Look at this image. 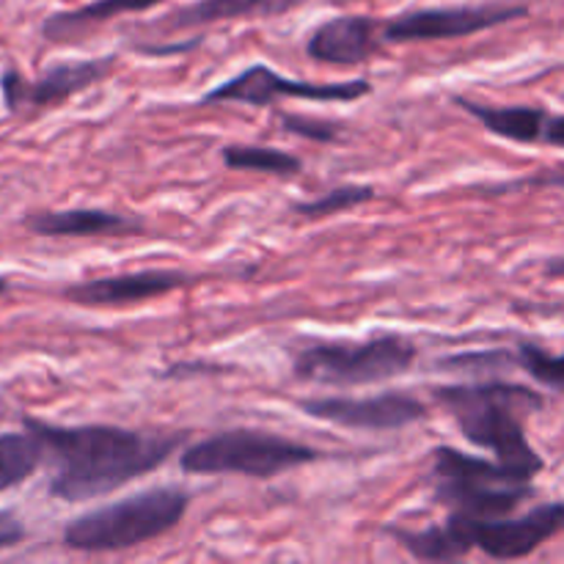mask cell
<instances>
[{"mask_svg":"<svg viewBox=\"0 0 564 564\" xmlns=\"http://www.w3.org/2000/svg\"><path fill=\"white\" fill-rule=\"evenodd\" d=\"M22 427L42 441L44 463H50V496L69 505L99 499L158 471L187 441V433L53 424L36 416H22Z\"/></svg>","mask_w":564,"mask_h":564,"instance_id":"6da1fadb","label":"cell"},{"mask_svg":"<svg viewBox=\"0 0 564 564\" xmlns=\"http://www.w3.org/2000/svg\"><path fill=\"white\" fill-rule=\"evenodd\" d=\"M435 402L455 419L468 444L494 452L496 460L518 468L527 477H538L545 468L523 430V416L545 405L534 389L518 383H457L433 391Z\"/></svg>","mask_w":564,"mask_h":564,"instance_id":"7a4b0ae2","label":"cell"},{"mask_svg":"<svg viewBox=\"0 0 564 564\" xmlns=\"http://www.w3.org/2000/svg\"><path fill=\"white\" fill-rule=\"evenodd\" d=\"M187 507H191V490L180 485H160L72 518L61 540L66 549L80 554L130 551L180 527Z\"/></svg>","mask_w":564,"mask_h":564,"instance_id":"3957f363","label":"cell"},{"mask_svg":"<svg viewBox=\"0 0 564 564\" xmlns=\"http://www.w3.org/2000/svg\"><path fill=\"white\" fill-rule=\"evenodd\" d=\"M435 501L468 523L496 521L532 499V477L499 460L471 457L452 446L433 452Z\"/></svg>","mask_w":564,"mask_h":564,"instance_id":"277c9868","label":"cell"},{"mask_svg":"<svg viewBox=\"0 0 564 564\" xmlns=\"http://www.w3.org/2000/svg\"><path fill=\"white\" fill-rule=\"evenodd\" d=\"M419 350L408 336L380 334L364 341H314L292 361L303 383L356 389L402 378L416 364Z\"/></svg>","mask_w":564,"mask_h":564,"instance_id":"5b68a950","label":"cell"},{"mask_svg":"<svg viewBox=\"0 0 564 564\" xmlns=\"http://www.w3.org/2000/svg\"><path fill=\"white\" fill-rule=\"evenodd\" d=\"M323 460V452L264 430H224L196 441L180 455V468L196 477L240 474L251 479H273L292 468Z\"/></svg>","mask_w":564,"mask_h":564,"instance_id":"8992f818","label":"cell"},{"mask_svg":"<svg viewBox=\"0 0 564 564\" xmlns=\"http://www.w3.org/2000/svg\"><path fill=\"white\" fill-rule=\"evenodd\" d=\"M372 91V83L356 77V80L341 83H306L295 77L279 75L264 64H253L248 69L237 72L220 86L209 88L202 97V105L215 102H237L251 105V108H268L275 99H308V102H356Z\"/></svg>","mask_w":564,"mask_h":564,"instance_id":"52a82bcc","label":"cell"},{"mask_svg":"<svg viewBox=\"0 0 564 564\" xmlns=\"http://www.w3.org/2000/svg\"><path fill=\"white\" fill-rule=\"evenodd\" d=\"M529 6L521 3H482V6H438V9L402 11L394 20L383 22V42H444V39H466L507 22L523 20Z\"/></svg>","mask_w":564,"mask_h":564,"instance_id":"ba28073f","label":"cell"},{"mask_svg":"<svg viewBox=\"0 0 564 564\" xmlns=\"http://www.w3.org/2000/svg\"><path fill=\"white\" fill-rule=\"evenodd\" d=\"M116 55H99V58L61 61L47 66L39 77L28 80L20 69L0 72V94L11 113L20 108H55L72 99L75 94L88 91L113 72Z\"/></svg>","mask_w":564,"mask_h":564,"instance_id":"9c48e42d","label":"cell"},{"mask_svg":"<svg viewBox=\"0 0 564 564\" xmlns=\"http://www.w3.org/2000/svg\"><path fill=\"white\" fill-rule=\"evenodd\" d=\"M295 405L317 422L347 430H367V433L405 430L424 422L430 413L422 400L400 394V391H386L375 397H312V400H297Z\"/></svg>","mask_w":564,"mask_h":564,"instance_id":"30bf717a","label":"cell"},{"mask_svg":"<svg viewBox=\"0 0 564 564\" xmlns=\"http://www.w3.org/2000/svg\"><path fill=\"white\" fill-rule=\"evenodd\" d=\"M196 281H202V275L187 273V270L152 268L69 284L61 290V297H64L66 303H75V306L121 308L135 306V303L143 301H154V297H163L169 295V292L182 290V286L196 284Z\"/></svg>","mask_w":564,"mask_h":564,"instance_id":"8fae6325","label":"cell"},{"mask_svg":"<svg viewBox=\"0 0 564 564\" xmlns=\"http://www.w3.org/2000/svg\"><path fill=\"white\" fill-rule=\"evenodd\" d=\"M564 532V501H551L529 510L521 518H496L471 523L474 545L490 560H527L543 543Z\"/></svg>","mask_w":564,"mask_h":564,"instance_id":"7c38bea8","label":"cell"},{"mask_svg":"<svg viewBox=\"0 0 564 564\" xmlns=\"http://www.w3.org/2000/svg\"><path fill=\"white\" fill-rule=\"evenodd\" d=\"M380 42H383V22L367 14H341L314 28L306 42V53L319 64L358 66L380 53Z\"/></svg>","mask_w":564,"mask_h":564,"instance_id":"4fadbf2b","label":"cell"},{"mask_svg":"<svg viewBox=\"0 0 564 564\" xmlns=\"http://www.w3.org/2000/svg\"><path fill=\"white\" fill-rule=\"evenodd\" d=\"M31 235L36 237H141L147 235L143 220L132 215L110 213L97 207L75 209H42L22 220Z\"/></svg>","mask_w":564,"mask_h":564,"instance_id":"5bb4252c","label":"cell"},{"mask_svg":"<svg viewBox=\"0 0 564 564\" xmlns=\"http://www.w3.org/2000/svg\"><path fill=\"white\" fill-rule=\"evenodd\" d=\"M306 0H196L174 9L158 20V28L165 31H191V28L215 25V22L231 20H268L297 9Z\"/></svg>","mask_w":564,"mask_h":564,"instance_id":"9a60e30c","label":"cell"},{"mask_svg":"<svg viewBox=\"0 0 564 564\" xmlns=\"http://www.w3.org/2000/svg\"><path fill=\"white\" fill-rule=\"evenodd\" d=\"M160 3H165V0H91V3H83L77 9L50 14L42 22V36L53 44H69L102 22L113 20V17L141 14V11H152Z\"/></svg>","mask_w":564,"mask_h":564,"instance_id":"2e32d148","label":"cell"},{"mask_svg":"<svg viewBox=\"0 0 564 564\" xmlns=\"http://www.w3.org/2000/svg\"><path fill=\"white\" fill-rule=\"evenodd\" d=\"M466 113H471L490 135L505 138L512 143H543L545 124H549V110L534 108V105H482L468 97H452Z\"/></svg>","mask_w":564,"mask_h":564,"instance_id":"e0dca14e","label":"cell"},{"mask_svg":"<svg viewBox=\"0 0 564 564\" xmlns=\"http://www.w3.org/2000/svg\"><path fill=\"white\" fill-rule=\"evenodd\" d=\"M413 560L422 562H455L471 554L474 545L471 523L463 518L449 516L441 527H427L422 532H408V529H386Z\"/></svg>","mask_w":564,"mask_h":564,"instance_id":"ac0fdd59","label":"cell"},{"mask_svg":"<svg viewBox=\"0 0 564 564\" xmlns=\"http://www.w3.org/2000/svg\"><path fill=\"white\" fill-rule=\"evenodd\" d=\"M44 463L42 441L33 433H3L0 435V494L20 488L36 474Z\"/></svg>","mask_w":564,"mask_h":564,"instance_id":"d6986e66","label":"cell"},{"mask_svg":"<svg viewBox=\"0 0 564 564\" xmlns=\"http://www.w3.org/2000/svg\"><path fill=\"white\" fill-rule=\"evenodd\" d=\"M224 163L235 171H257V174L292 180L303 174L301 158L290 152H281L273 147H251V143H229L220 152Z\"/></svg>","mask_w":564,"mask_h":564,"instance_id":"ffe728a7","label":"cell"},{"mask_svg":"<svg viewBox=\"0 0 564 564\" xmlns=\"http://www.w3.org/2000/svg\"><path fill=\"white\" fill-rule=\"evenodd\" d=\"M375 187L372 185H339L334 191H328L325 196L314 198V202H301L295 204V213L303 218H328V215L347 213L352 207H361V204L375 202Z\"/></svg>","mask_w":564,"mask_h":564,"instance_id":"44dd1931","label":"cell"},{"mask_svg":"<svg viewBox=\"0 0 564 564\" xmlns=\"http://www.w3.org/2000/svg\"><path fill=\"white\" fill-rule=\"evenodd\" d=\"M518 367L529 375L532 380H538L540 386H549V389L562 391L564 394V352L554 356V352H545L543 347L527 345L518 347Z\"/></svg>","mask_w":564,"mask_h":564,"instance_id":"7402d4cb","label":"cell"},{"mask_svg":"<svg viewBox=\"0 0 564 564\" xmlns=\"http://www.w3.org/2000/svg\"><path fill=\"white\" fill-rule=\"evenodd\" d=\"M281 127L297 138H306L314 143H334L341 135L339 121L317 119V116H303V113H279Z\"/></svg>","mask_w":564,"mask_h":564,"instance_id":"603a6c76","label":"cell"},{"mask_svg":"<svg viewBox=\"0 0 564 564\" xmlns=\"http://www.w3.org/2000/svg\"><path fill=\"white\" fill-rule=\"evenodd\" d=\"M505 364H512V356H507V352L501 350H488V352H471V356H452V358H444V361L438 364L441 369H460V372H496V369H501Z\"/></svg>","mask_w":564,"mask_h":564,"instance_id":"cb8c5ba5","label":"cell"},{"mask_svg":"<svg viewBox=\"0 0 564 564\" xmlns=\"http://www.w3.org/2000/svg\"><path fill=\"white\" fill-rule=\"evenodd\" d=\"M28 538V529L22 527L20 516L14 510H0V551L17 549Z\"/></svg>","mask_w":564,"mask_h":564,"instance_id":"d4e9b609","label":"cell"},{"mask_svg":"<svg viewBox=\"0 0 564 564\" xmlns=\"http://www.w3.org/2000/svg\"><path fill=\"white\" fill-rule=\"evenodd\" d=\"M545 147H560L564 149V113H551L549 124H545L543 135Z\"/></svg>","mask_w":564,"mask_h":564,"instance_id":"484cf974","label":"cell"},{"mask_svg":"<svg viewBox=\"0 0 564 564\" xmlns=\"http://www.w3.org/2000/svg\"><path fill=\"white\" fill-rule=\"evenodd\" d=\"M545 275H549V279H564V257L551 259V262L545 264Z\"/></svg>","mask_w":564,"mask_h":564,"instance_id":"4316f807","label":"cell"},{"mask_svg":"<svg viewBox=\"0 0 564 564\" xmlns=\"http://www.w3.org/2000/svg\"><path fill=\"white\" fill-rule=\"evenodd\" d=\"M9 286H11V281L6 279V275H0V297H3L6 292H9Z\"/></svg>","mask_w":564,"mask_h":564,"instance_id":"83f0119b","label":"cell"},{"mask_svg":"<svg viewBox=\"0 0 564 564\" xmlns=\"http://www.w3.org/2000/svg\"><path fill=\"white\" fill-rule=\"evenodd\" d=\"M328 3H352V0H328Z\"/></svg>","mask_w":564,"mask_h":564,"instance_id":"f1b7e54d","label":"cell"}]
</instances>
